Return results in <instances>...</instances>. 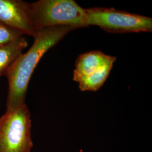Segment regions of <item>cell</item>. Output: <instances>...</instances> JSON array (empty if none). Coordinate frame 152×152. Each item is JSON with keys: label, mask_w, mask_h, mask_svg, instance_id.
Instances as JSON below:
<instances>
[{"label": "cell", "mask_w": 152, "mask_h": 152, "mask_svg": "<svg viewBox=\"0 0 152 152\" xmlns=\"http://www.w3.org/2000/svg\"><path fill=\"white\" fill-rule=\"evenodd\" d=\"M72 30V28L59 27L36 32L31 47L20 55L6 74L8 81L6 108L26 102L28 85L39 61Z\"/></svg>", "instance_id": "6da1fadb"}, {"label": "cell", "mask_w": 152, "mask_h": 152, "mask_svg": "<svg viewBox=\"0 0 152 152\" xmlns=\"http://www.w3.org/2000/svg\"><path fill=\"white\" fill-rule=\"evenodd\" d=\"M27 9L36 33L50 28L89 26L86 9L73 0H39L27 2Z\"/></svg>", "instance_id": "7a4b0ae2"}, {"label": "cell", "mask_w": 152, "mask_h": 152, "mask_svg": "<svg viewBox=\"0 0 152 152\" xmlns=\"http://www.w3.org/2000/svg\"><path fill=\"white\" fill-rule=\"evenodd\" d=\"M31 112L25 103L6 108L0 117V152H31Z\"/></svg>", "instance_id": "3957f363"}, {"label": "cell", "mask_w": 152, "mask_h": 152, "mask_svg": "<svg viewBox=\"0 0 152 152\" xmlns=\"http://www.w3.org/2000/svg\"><path fill=\"white\" fill-rule=\"evenodd\" d=\"M88 24L108 32H152V19L114 8L93 7L86 9Z\"/></svg>", "instance_id": "277c9868"}, {"label": "cell", "mask_w": 152, "mask_h": 152, "mask_svg": "<svg viewBox=\"0 0 152 152\" xmlns=\"http://www.w3.org/2000/svg\"><path fill=\"white\" fill-rule=\"evenodd\" d=\"M0 22L22 33L34 37L36 31L28 14L27 2L21 0H0Z\"/></svg>", "instance_id": "5b68a950"}, {"label": "cell", "mask_w": 152, "mask_h": 152, "mask_svg": "<svg viewBox=\"0 0 152 152\" xmlns=\"http://www.w3.org/2000/svg\"><path fill=\"white\" fill-rule=\"evenodd\" d=\"M116 57L105 54L99 51H92L80 55L75 63L73 80L77 81L83 76H86L104 66L114 64Z\"/></svg>", "instance_id": "8992f818"}, {"label": "cell", "mask_w": 152, "mask_h": 152, "mask_svg": "<svg viewBox=\"0 0 152 152\" xmlns=\"http://www.w3.org/2000/svg\"><path fill=\"white\" fill-rule=\"evenodd\" d=\"M28 45L27 38L22 36L0 46V77L5 76Z\"/></svg>", "instance_id": "52a82bcc"}, {"label": "cell", "mask_w": 152, "mask_h": 152, "mask_svg": "<svg viewBox=\"0 0 152 152\" xmlns=\"http://www.w3.org/2000/svg\"><path fill=\"white\" fill-rule=\"evenodd\" d=\"M114 64L104 66L97 71L83 76L77 82L82 91H96L103 85L106 81Z\"/></svg>", "instance_id": "ba28073f"}, {"label": "cell", "mask_w": 152, "mask_h": 152, "mask_svg": "<svg viewBox=\"0 0 152 152\" xmlns=\"http://www.w3.org/2000/svg\"><path fill=\"white\" fill-rule=\"evenodd\" d=\"M22 36L23 35L19 32L6 26L0 22V46Z\"/></svg>", "instance_id": "9c48e42d"}]
</instances>
